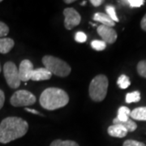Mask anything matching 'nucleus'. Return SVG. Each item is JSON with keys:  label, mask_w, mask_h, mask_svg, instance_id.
Returning a JSON list of instances; mask_svg holds the SVG:
<instances>
[{"label": "nucleus", "mask_w": 146, "mask_h": 146, "mask_svg": "<svg viewBox=\"0 0 146 146\" xmlns=\"http://www.w3.org/2000/svg\"><path fill=\"white\" fill-rule=\"evenodd\" d=\"M29 130L25 120L19 117H7L0 123V143L7 144L23 137Z\"/></svg>", "instance_id": "obj_1"}, {"label": "nucleus", "mask_w": 146, "mask_h": 146, "mask_svg": "<svg viewBox=\"0 0 146 146\" xmlns=\"http://www.w3.org/2000/svg\"><path fill=\"white\" fill-rule=\"evenodd\" d=\"M40 104L44 109L54 110L65 106L69 102L68 94L58 88H48L40 96Z\"/></svg>", "instance_id": "obj_2"}, {"label": "nucleus", "mask_w": 146, "mask_h": 146, "mask_svg": "<svg viewBox=\"0 0 146 146\" xmlns=\"http://www.w3.org/2000/svg\"><path fill=\"white\" fill-rule=\"evenodd\" d=\"M42 63L52 75L66 77L71 73L72 68L68 63L52 55H46L42 58Z\"/></svg>", "instance_id": "obj_3"}, {"label": "nucleus", "mask_w": 146, "mask_h": 146, "mask_svg": "<svg viewBox=\"0 0 146 146\" xmlns=\"http://www.w3.org/2000/svg\"><path fill=\"white\" fill-rule=\"evenodd\" d=\"M109 81L105 75H98L95 76L89 84V96L94 102H102L105 99L107 90H108Z\"/></svg>", "instance_id": "obj_4"}, {"label": "nucleus", "mask_w": 146, "mask_h": 146, "mask_svg": "<svg viewBox=\"0 0 146 146\" xmlns=\"http://www.w3.org/2000/svg\"><path fill=\"white\" fill-rule=\"evenodd\" d=\"M11 104L15 107L28 106L36 102V97L27 90H18L15 92L10 99Z\"/></svg>", "instance_id": "obj_5"}, {"label": "nucleus", "mask_w": 146, "mask_h": 146, "mask_svg": "<svg viewBox=\"0 0 146 146\" xmlns=\"http://www.w3.org/2000/svg\"><path fill=\"white\" fill-rule=\"evenodd\" d=\"M3 74L8 86L11 89H16L21 85L19 70L16 64L12 62H7L3 66Z\"/></svg>", "instance_id": "obj_6"}, {"label": "nucleus", "mask_w": 146, "mask_h": 146, "mask_svg": "<svg viewBox=\"0 0 146 146\" xmlns=\"http://www.w3.org/2000/svg\"><path fill=\"white\" fill-rule=\"evenodd\" d=\"M63 15L65 17L64 26L68 30H71L72 28L77 26L80 23L81 16L79 14L78 11L74 8H65L63 11Z\"/></svg>", "instance_id": "obj_7"}, {"label": "nucleus", "mask_w": 146, "mask_h": 146, "mask_svg": "<svg viewBox=\"0 0 146 146\" xmlns=\"http://www.w3.org/2000/svg\"><path fill=\"white\" fill-rule=\"evenodd\" d=\"M98 33L106 43L113 44L117 40V33L111 27L105 26L101 25L98 27Z\"/></svg>", "instance_id": "obj_8"}, {"label": "nucleus", "mask_w": 146, "mask_h": 146, "mask_svg": "<svg viewBox=\"0 0 146 146\" xmlns=\"http://www.w3.org/2000/svg\"><path fill=\"white\" fill-rule=\"evenodd\" d=\"M19 70V75L21 81H29L31 80L32 74L33 72V64L29 59H25L23 60L20 64V67L18 68Z\"/></svg>", "instance_id": "obj_9"}, {"label": "nucleus", "mask_w": 146, "mask_h": 146, "mask_svg": "<svg viewBox=\"0 0 146 146\" xmlns=\"http://www.w3.org/2000/svg\"><path fill=\"white\" fill-rule=\"evenodd\" d=\"M52 74L49 72L46 68H41L34 69L33 72L32 74L31 80L33 81H40V80H46L51 78Z\"/></svg>", "instance_id": "obj_10"}, {"label": "nucleus", "mask_w": 146, "mask_h": 146, "mask_svg": "<svg viewBox=\"0 0 146 146\" xmlns=\"http://www.w3.org/2000/svg\"><path fill=\"white\" fill-rule=\"evenodd\" d=\"M108 134L113 137H118V138H123L125 137L127 134V130L124 127L120 124H113L108 127Z\"/></svg>", "instance_id": "obj_11"}, {"label": "nucleus", "mask_w": 146, "mask_h": 146, "mask_svg": "<svg viewBox=\"0 0 146 146\" xmlns=\"http://www.w3.org/2000/svg\"><path fill=\"white\" fill-rule=\"evenodd\" d=\"M93 18H94V21L99 22L102 25H105V26L111 27L112 28V27H114L115 25V21H112L106 14L102 13V12L95 13Z\"/></svg>", "instance_id": "obj_12"}, {"label": "nucleus", "mask_w": 146, "mask_h": 146, "mask_svg": "<svg viewBox=\"0 0 146 146\" xmlns=\"http://www.w3.org/2000/svg\"><path fill=\"white\" fill-rule=\"evenodd\" d=\"M15 42L13 39L9 37H3L0 38V53L1 54H7L14 47Z\"/></svg>", "instance_id": "obj_13"}, {"label": "nucleus", "mask_w": 146, "mask_h": 146, "mask_svg": "<svg viewBox=\"0 0 146 146\" xmlns=\"http://www.w3.org/2000/svg\"><path fill=\"white\" fill-rule=\"evenodd\" d=\"M131 110L126 106H121L118 110V115L113 122H125L129 119Z\"/></svg>", "instance_id": "obj_14"}, {"label": "nucleus", "mask_w": 146, "mask_h": 146, "mask_svg": "<svg viewBox=\"0 0 146 146\" xmlns=\"http://www.w3.org/2000/svg\"><path fill=\"white\" fill-rule=\"evenodd\" d=\"M130 117L135 120L146 121V106L137 107L131 111Z\"/></svg>", "instance_id": "obj_15"}, {"label": "nucleus", "mask_w": 146, "mask_h": 146, "mask_svg": "<svg viewBox=\"0 0 146 146\" xmlns=\"http://www.w3.org/2000/svg\"><path fill=\"white\" fill-rule=\"evenodd\" d=\"M113 123H114V124H120L123 127H124L127 130V131H134L137 128V125L136 123L130 119L125 122H113Z\"/></svg>", "instance_id": "obj_16"}, {"label": "nucleus", "mask_w": 146, "mask_h": 146, "mask_svg": "<svg viewBox=\"0 0 146 146\" xmlns=\"http://www.w3.org/2000/svg\"><path fill=\"white\" fill-rule=\"evenodd\" d=\"M117 84L119 85V87L120 89H127V88H128L130 86V79H129L128 76H127L126 75H121L118 78Z\"/></svg>", "instance_id": "obj_17"}, {"label": "nucleus", "mask_w": 146, "mask_h": 146, "mask_svg": "<svg viewBox=\"0 0 146 146\" xmlns=\"http://www.w3.org/2000/svg\"><path fill=\"white\" fill-rule=\"evenodd\" d=\"M141 100V94L139 91H134L132 93H128L126 95V102H138Z\"/></svg>", "instance_id": "obj_18"}, {"label": "nucleus", "mask_w": 146, "mask_h": 146, "mask_svg": "<svg viewBox=\"0 0 146 146\" xmlns=\"http://www.w3.org/2000/svg\"><path fill=\"white\" fill-rule=\"evenodd\" d=\"M106 15L109 16L110 18L115 22H119V20L117 16L116 11H115V7L112 5H107L106 7Z\"/></svg>", "instance_id": "obj_19"}, {"label": "nucleus", "mask_w": 146, "mask_h": 146, "mask_svg": "<svg viewBox=\"0 0 146 146\" xmlns=\"http://www.w3.org/2000/svg\"><path fill=\"white\" fill-rule=\"evenodd\" d=\"M50 146H79V145L73 141H62V140H55L50 144Z\"/></svg>", "instance_id": "obj_20"}, {"label": "nucleus", "mask_w": 146, "mask_h": 146, "mask_svg": "<svg viewBox=\"0 0 146 146\" xmlns=\"http://www.w3.org/2000/svg\"><path fill=\"white\" fill-rule=\"evenodd\" d=\"M91 46L95 50L98 51H102L104 50L106 47V43L103 42L102 40H94L91 42Z\"/></svg>", "instance_id": "obj_21"}, {"label": "nucleus", "mask_w": 146, "mask_h": 146, "mask_svg": "<svg viewBox=\"0 0 146 146\" xmlns=\"http://www.w3.org/2000/svg\"><path fill=\"white\" fill-rule=\"evenodd\" d=\"M137 72L141 76L146 78V60H142L137 64Z\"/></svg>", "instance_id": "obj_22"}, {"label": "nucleus", "mask_w": 146, "mask_h": 146, "mask_svg": "<svg viewBox=\"0 0 146 146\" xmlns=\"http://www.w3.org/2000/svg\"><path fill=\"white\" fill-rule=\"evenodd\" d=\"M127 4L130 6L131 7H140L141 6L145 4L144 0H127V1H123Z\"/></svg>", "instance_id": "obj_23"}, {"label": "nucleus", "mask_w": 146, "mask_h": 146, "mask_svg": "<svg viewBox=\"0 0 146 146\" xmlns=\"http://www.w3.org/2000/svg\"><path fill=\"white\" fill-rule=\"evenodd\" d=\"M9 33V27L5 23L0 21V38H3L7 36Z\"/></svg>", "instance_id": "obj_24"}, {"label": "nucleus", "mask_w": 146, "mask_h": 146, "mask_svg": "<svg viewBox=\"0 0 146 146\" xmlns=\"http://www.w3.org/2000/svg\"><path fill=\"white\" fill-rule=\"evenodd\" d=\"M75 40L79 43H83V42H86L87 40V36L84 32L79 31L76 33L75 35Z\"/></svg>", "instance_id": "obj_25"}, {"label": "nucleus", "mask_w": 146, "mask_h": 146, "mask_svg": "<svg viewBox=\"0 0 146 146\" xmlns=\"http://www.w3.org/2000/svg\"><path fill=\"white\" fill-rule=\"evenodd\" d=\"M123 146H146L145 144L140 142V141H134V140H127L124 141Z\"/></svg>", "instance_id": "obj_26"}, {"label": "nucleus", "mask_w": 146, "mask_h": 146, "mask_svg": "<svg viewBox=\"0 0 146 146\" xmlns=\"http://www.w3.org/2000/svg\"><path fill=\"white\" fill-rule=\"evenodd\" d=\"M4 102H5V95H4L3 91L0 89V110L3 108L4 105Z\"/></svg>", "instance_id": "obj_27"}, {"label": "nucleus", "mask_w": 146, "mask_h": 146, "mask_svg": "<svg viewBox=\"0 0 146 146\" xmlns=\"http://www.w3.org/2000/svg\"><path fill=\"white\" fill-rule=\"evenodd\" d=\"M141 29H142L143 30L146 31V14L144 16V17L142 18V20H141Z\"/></svg>", "instance_id": "obj_28"}, {"label": "nucleus", "mask_w": 146, "mask_h": 146, "mask_svg": "<svg viewBox=\"0 0 146 146\" xmlns=\"http://www.w3.org/2000/svg\"><path fill=\"white\" fill-rule=\"evenodd\" d=\"M104 1L103 0H91L90 3L94 6V7H99Z\"/></svg>", "instance_id": "obj_29"}, {"label": "nucleus", "mask_w": 146, "mask_h": 146, "mask_svg": "<svg viewBox=\"0 0 146 146\" xmlns=\"http://www.w3.org/2000/svg\"><path fill=\"white\" fill-rule=\"evenodd\" d=\"M25 110L26 111H28V112H29V113H33V114H34V115H42V114H41L39 111L36 110L29 109V108H27V107H25Z\"/></svg>", "instance_id": "obj_30"}, {"label": "nucleus", "mask_w": 146, "mask_h": 146, "mask_svg": "<svg viewBox=\"0 0 146 146\" xmlns=\"http://www.w3.org/2000/svg\"><path fill=\"white\" fill-rule=\"evenodd\" d=\"M73 2H75L74 0H65L64 1V3H72Z\"/></svg>", "instance_id": "obj_31"}, {"label": "nucleus", "mask_w": 146, "mask_h": 146, "mask_svg": "<svg viewBox=\"0 0 146 146\" xmlns=\"http://www.w3.org/2000/svg\"><path fill=\"white\" fill-rule=\"evenodd\" d=\"M85 3H86V1H83V2H82V3H80V4H81L82 6H84L85 5Z\"/></svg>", "instance_id": "obj_32"}, {"label": "nucleus", "mask_w": 146, "mask_h": 146, "mask_svg": "<svg viewBox=\"0 0 146 146\" xmlns=\"http://www.w3.org/2000/svg\"><path fill=\"white\" fill-rule=\"evenodd\" d=\"M1 71H2V67H1V64H0V72H1Z\"/></svg>", "instance_id": "obj_33"}, {"label": "nucleus", "mask_w": 146, "mask_h": 146, "mask_svg": "<svg viewBox=\"0 0 146 146\" xmlns=\"http://www.w3.org/2000/svg\"><path fill=\"white\" fill-rule=\"evenodd\" d=\"M0 3H2V0H0Z\"/></svg>", "instance_id": "obj_34"}]
</instances>
